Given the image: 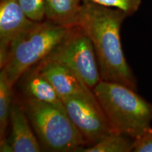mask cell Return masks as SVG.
<instances>
[{
    "mask_svg": "<svg viewBox=\"0 0 152 152\" xmlns=\"http://www.w3.org/2000/svg\"><path fill=\"white\" fill-rule=\"evenodd\" d=\"M128 15L121 9L83 1L76 24L88 35L94 47L102 80L137 90V82L125 59L121 28Z\"/></svg>",
    "mask_w": 152,
    "mask_h": 152,
    "instance_id": "1",
    "label": "cell"
},
{
    "mask_svg": "<svg viewBox=\"0 0 152 152\" xmlns=\"http://www.w3.org/2000/svg\"><path fill=\"white\" fill-rule=\"evenodd\" d=\"M92 90L115 132L136 140L152 131V104L135 90L104 80Z\"/></svg>",
    "mask_w": 152,
    "mask_h": 152,
    "instance_id": "2",
    "label": "cell"
},
{
    "mask_svg": "<svg viewBox=\"0 0 152 152\" xmlns=\"http://www.w3.org/2000/svg\"><path fill=\"white\" fill-rule=\"evenodd\" d=\"M71 27L45 20L36 21L13 41L1 69L13 85L47 58L61 42Z\"/></svg>",
    "mask_w": 152,
    "mask_h": 152,
    "instance_id": "3",
    "label": "cell"
},
{
    "mask_svg": "<svg viewBox=\"0 0 152 152\" xmlns=\"http://www.w3.org/2000/svg\"><path fill=\"white\" fill-rule=\"evenodd\" d=\"M20 103L42 151L78 152L87 146L65 109L26 96Z\"/></svg>",
    "mask_w": 152,
    "mask_h": 152,
    "instance_id": "4",
    "label": "cell"
},
{
    "mask_svg": "<svg viewBox=\"0 0 152 152\" xmlns=\"http://www.w3.org/2000/svg\"><path fill=\"white\" fill-rule=\"evenodd\" d=\"M45 59L67 66L93 89L102 80L92 41L80 26H71L61 42Z\"/></svg>",
    "mask_w": 152,
    "mask_h": 152,
    "instance_id": "5",
    "label": "cell"
},
{
    "mask_svg": "<svg viewBox=\"0 0 152 152\" xmlns=\"http://www.w3.org/2000/svg\"><path fill=\"white\" fill-rule=\"evenodd\" d=\"M64 108L87 146L115 132L96 96H71L63 99Z\"/></svg>",
    "mask_w": 152,
    "mask_h": 152,
    "instance_id": "6",
    "label": "cell"
},
{
    "mask_svg": "<svg viewBox=\"0 0 152 152\" xmlns=\"http://www.w3.org/2000/svg\"><path fill=\"white\" fill-rule=\"evenodd\" d=\"M35 67L50 82L62 101L71 96H95L93 90L85 81L64 64L44 59Z\"/></svg>",
    "mask_w": 152,
    "mask_h": 152,
    "instance_id": "7",
    "label": "cell"
},
{
    "mask_svg": "<svg viewBox=\"0 0 152 152\" xmlns=\"http://www.w3.org/2000/svg\"><path fill=\"white\" fill-rule=\"evenodd\" d=\"M35 22L28 18L18 0H0V66L13 41Z\"/></svg>",
    "mask_w": 152,
    "mask_h": 152,
    "instance_id": "8",
    "label": "cell"
},
{
    "mask_svg": "<svg viewBox=\"0 0 152 152\" xmlns=\"http://www.w3.org/2000/svg\"><path fill=\"white\" fill-rule=\"evenodd\" d=\"M11 133L6 138L13 152H39L42 151L39 140L32 128L20 102L14 100L10 114Z\"/></svg>",
    "mask_w": 152,
    "mask_h": 152,
    "instance_id": "9",
    "label": "cell"
},
{
    "mask_svg": "<svg viewBox=\"0 0 152 152\" xmlns=\"http://www.w3.org/2000/svg\"><path fill=\"white\" fill-rule=\"evenodd\" d=\"M19 80L24 96L65 109L61 98L54 87L35 66L26 71Z\"/></svg>",
    "mask_w": 152,
    "mask_h": 152,
    "instance_id": "10",
    "label": "cell"
},
{
    "mask_svg": "<svg viewBox=\"0 0 152 152\" xmlns=\"http://www.w3.org/2000/svg\"><path fill=\"white\" fill-rule=\"evenodd\" d=\"M83 0H45V20L59 26H75Z\"/></svg>",
    "mask_w": 152,
    "mask_h": 152,
    "instance_id": "11",
    "label": "cell"
},
{
    "mask_svg": "<svg viewBox=\"0 0 152 152\" xmlns=\"http://www.w3.org/2000/svg\"><path fill=\"white\" fill-rule=\"evenodd\" d=\"M7 73L3 69L0 71V141L6 139L7 128L10 123V114L14 97L13 88Z\"/></svg>",
    "mask_w": 152,
    "mask_h": 152,
    "instance_id": "12",
    "label": "cell"
},
{
    "mask_svg": "<svg viewBox=\"0 0 152 152\" xmlns=\"http://www.w3.org/2000/svg\"><path fill=\"white\" fill-rule=\"evenodd\" d=\"M134 140L116 132L106 136L97 143L80 149V152H130L133 151Z\"/></svg>",
    "mask_w": 152,
    "mask_h": 152,
    "instance_id": "13",
    "label": "cell"
},
{
    "mask_svg": "<svg viewBox=\"0 0 152 152\" xmlns=\"http://www.w3.org/2000/svg\"><path fill=\"white\" fill-rule=\"evenodd\" d=\"M83 1L121 9L128 16H131L137 11L142 0H83Z\"/></svg>",
    "mask_w": 152,
    "mask_h": 152,
    "instance_id": "14",
    "label": "cell"
},
{
    "mask_svg": "<svg viewBox=\"0 0 152 152\" xmlns=\"http://www.w3.org/2000/svg\"><path fill=\"white\" fill-rule=\"evenodd\" d=\"M29 18L34 21L45 20V0H18Z\"/></svg>",
    "mask_w": 152,
    "mask_h": 152,
    "instance_id": "15",
    "label": "cell"
},
{
    "mask_svg": "<svg viewBox=\"0 0 152 152\" xmlns=\"http://www.w3.org/2000/svg\"><path fill=\"white\" fill-rule=\"evenodd\" d=\"M133 151L152 152V131L134 141Z\"/></svg>",
    "mask_w": 152,
    "mask_h": 152,
    "instance_id": "16",
    "label": "cell"
}]
</instances>
